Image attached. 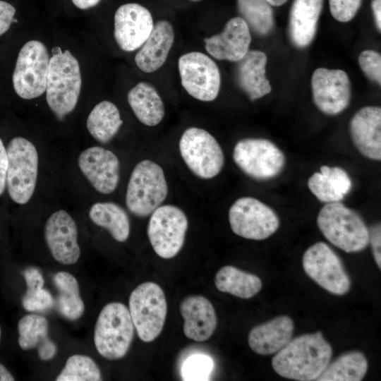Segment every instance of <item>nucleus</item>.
Listing matches in <instances>:
<instances>
[{
    "label": "nucleus",
    "instance_id": "obj_1",
    "mask_svg": "<svg viewBox=\"0 0 381 381\" xmlns=\"http://www.w3.org/2000/svg\"><path fill=\"white\" fill-rule=\"evenodd\" d=\"M332 355L321 332L306 334L290 341L272 358V365L280 376L298 381L316 380Z\"/></svg>",
    "mask_w": 381,
    "mask_h": 381
},
{
    "label": "nucleus",
    "instance_id": "obj_2",
    "mask_svg": "<svg viewBox=\"0 0 381 381\" xmlns=\"http://www.w3.org/2000/svg\"><path fill=\"white\" fill-rule=\"evenodd\" d=\"M81 73L77 59L68 51L60 49L50 58L46 85L49 107L59 119L75 107L80 93Z\"/></svg>",
    "mask_w": 381,
    "mask_h": 381
},
{
    "label": "nucleus",
    "instance_id": "obj_3",
    "mask_svg": "<svg viewBox=\"0 0 381 381\" xmlns=\"http://www.w3.org/2000/svg\"><path fill=\"white\" fill-rule=\"evenodd\" d=\"M324 236L346 253L364 250L369 243V229L361 217L341 202L326 203L317 217Z\"/></svg>",
    "mask_w": 381,
    "mask_h": 381
},
{
    "label": "nucleus",
    "instance_id": "obj_4",
    "mask_svg": "<svg viewBox=\"0 0 381 381\" xmlns=\"http://www.w3.org/2000/svg\"><path fill=\"white\" fill-rule=\"evenodd\" d=\"M134 325L128 308L112 302L101 310L94 329L97 352L108 360H118L127 353L134 336Z\"/></svg>",
    "mask_w": 381,
    "mask_h": 381
},
{
    "label": "nucleus",
    "instance_id": "obj_5",
    "mask_svg": "<svg viewBox=\"0 0 381 381\" xmlns=\"http://www.w3.org/2000/svg\"><path fill=\"white\" fill-rule=\"evenodd\" d=\"M168 193L162 168L153 161L145 159L133 168L128 183L126 205L134 215L145 217L161 205Z\"/></svg>",
    "mask_w": 381,
    "mask_h": 381
},
{
    "label": "nucleus",
    "instance_id": "obj_6",
    "mask_svg": "<svg viewBox=\"0 0 381 381\" xmlns=\"http://www.w3.org/2000/svg\"><path fill=\"white\" fill-rule=\"evenodd\" d=\"M128 310L138 337L151 342L162 332L167 313L162 289L152 282H143L131 294Z\"/></svg>",
    "mask_w": 381,
    "mask_h": 381
},
{
    "label": "nucleus",
    "instance_id": "obj_7",
    "mask_svg": "<svg viewBox=\"0 0 381 381\" xmlns=\"http://www.w3.org/2000/svg\"><path fill=\"white\" fill-rule=\"evenodd\" d=\"M6 185L13 202L27 203L32 198L37 183L38 155L35 145L28 139L16 137L7 148Z\"/></svg>",
    "mask_w": 381,
    "mask_h": 381
},
{
    "label": "nucleus",
    "instance_id": "obj_8",
    "mask_svg": "<svg viewBox=\"0 0 381 381\" xmlns=\"http://www.w3.org/2000/svg\"><path fill=\"white\" fill-rule=\"evenodd\" d=\"M179 146L183 162L196 176L210 179L222 170L223 150L215 138L205 129L188 128L181 135Z\"/></svg>",
    "mask_w": 381,
    "mask_h": 381
},
{
    "label": "nucleus",
    "instance_id": "obj_9",
    "mask_svg": "<svg viewBox=\"0 0 381 381\" xmlns=\"http://www.w3.org/2000/svg\"><path fill=\"white\" fill-rule=\"evenodd\" d=\"M236 165L256 180H269L278 176L286 163L283 152L272 141L264 138H243L233 150Z\"/></svg>",
    "mask_w": 381,
    "mask_h": 381
},
{
    "label": "nucleus",
    "instance_id": "obj_10",
    "mask_svg": "<svg viewBox=\"0 0 381 381\" xmlns=\"http://www.w3.org/2000/svg\"><path fill=\"white\" fill-rule=\"evenodd\" d=\"M49 61L42 42L30 40L22 47L12 76L14 90L20 97L31 99L45 92Z\"/></svg>",
    "mask_w": 381,
    "mask_h": 381
},
{
    "label": "nucleus",
    "instance_id": "obj_11",
    "mask_svg": "<svg viewBox=\"0 0 381 381\" xmlns=\"http://www.w3.org/2000/svg\"><path fill=\"white\" fill-rule=\"evenodd\" d=\"M188 226L184 212L175 205H160L151 214L147 225L150 243L164 259L175 257L181 250Z\"/></svg>",
    "mask_w": 381,
    "mask_h": 381
},
{
    "label": "nucleus",
    "instance_id": "obj_12",
    "mask_svg": "<svg viewBox=\"0 0 381 381\" xmlns=\"http://www.w3.org/2000/svg\"><path fill=\"white\" fill-rule=\"evenodd\" d=\"M229 222L235 234L256 241L267 238L279 226L275 212L253 197H241L231 205Z\"/></svg>",
    "mask_w": 381,
    "mask_h": 381
},
{
    "label": "nucleus",
    "instance_id": "obj_13",
    "mask_svg": "<svg viewBox=\"0 0 381 381\" xmlns=\"http://www.w3.org/2000/svg\"><path fill=\"white\" fill-rule=\"evenodd\" d=\"M181 83L193 98L202 102L214 100L219 92L221 75L216 63L207 54L190 52L178 60Z\"/></svg>",
    "mask_w": 381,
    "mask_h": 381
},
{
    "label": "nucleus",
    "instance_id": "obj_14",
    "mask_svg": "<svg viewBox=\"0 0 381 381\" xmlns=\"http://www.w3.org/2000/svg\"><path fill=\"white\" fill-rule=\"evenodd\" d=\"M306 274L329 293L346 294L351 280L335 252L325 243L318 242L304 253L302 260Z\"/></svg>",
    "mask_w": 381,
    "mask_h": 381
},
{
    "label": "nucleus",
    "instance_id": "obj_15",
    "mask_svg": "<svg viewBox=\"0 0 381 381\" xmlns=\"http://www.w3.org/2000/svg\"><path fill=\"white\" fill-rule=\"evenodd\" d=\"M311 88L315 106L325 114H338L350 103L351 83L342 70L317 68L312 75Z\"/></svg>",
    "mask_w": 381,
    "mask_h": 381
},
{
    "label": "nucleus",
    "instance_id": "obj_16",
    "mask_svg": "<svg viewBox=\"0 0 381 381\" xmlns=\"http://www.w3.org/2000/svg\"><path fill=\"white\" fill-rule=\"evenodd\" d=\"M154 28L149 10L136 3L125 4L114 14V39L121 49L133 52L140 48Z\"/></svg>",
    "mask_w": 381,
    "mask_h": 381
},
{
    "label": "nucleus",
    "instance_id": "obj_17",
    "mask_svg": "<svg viewBox=\"0 0 381 381\" xmlns=\"http://www.w3.org/2000/svg\"><path fill=\"white\" fill-rule=\"evenodd\" d=\"M44 238L53 258L63 265L75 263L80 255L77 226L65 210L50 215L44 225Z\"/></svg>",
    "mask_w": 381,
    "mask_h": 381
},
{
    "label": "nucleus",
    "instance_id": "obj_18",
    "mask_svg": "<svg viewBox=\"0 0 381 381\" xmlns=\"http://www.w3.org/2000/svg\"><path fill=\"white\" fill-rule=\"evenodd\" d=\"M78 166L94 188L103 194H110L117 188L120 164L110 150L95 146L83 150L79 155Z\"/></svg>",
    "mask_w": 381,
    "mask_h": 381
},
{
    "label": "nucleus",
    "instance_id": "obj_19",
    "mask_svg": "<svg viewBox=\"0 0 381 381\" xmlns=\"http://www.w3.org/2000/svg\"><path fill=\"white\" fill-rule=\"evenodd\" d=\"M207 52L217 60L238 62L249 51L250 29L241 17L231 18L223 30L204 39Z\"/></svg>",
    "mask_w": 381,
    "mask_h": 381
},
{
    "label": "nucleus",
    "instance_id": "obj_20",
    "mask_svg": "<svg viewBox=\"0 0 381 381\" xmlns=\"http://www.w3.org/2000/svg\"><path fill=\"white\" fill-rule=\"evenodd\" d=\"M351 140L359 152L365 157L381 159V109L367 106L360 109L349 124Z\"/></svg>",
    "mask_w": 381,
    "mask_h": 381
},
{
    "label": "nucleus",
    "instance_id": "obj_21",
    "mask_svg": "<svg viewBox=\"0 0 381 381\" xmlns=\"http://www.w3.org/2000/svg\"><path fill=\"white\" fill-rule=\"evenodd\" d=\"M179 310L184 320L183 333L186 337L204 341L212 335L217 319L213 305L207 298L189 296L181 301Z\"/></svg>",
    "mask_w": 381,
    "mask_h": 381
},
{
    "label": "nucleus",
    "instance_id": "obj_22",
    "mask_svg": "<svg viewBox=\"0 0 381 381\" xmlns=\"http://www.w3.org/2000/svg\"><path fill=\"white\" fill-rule=\"evenodd\" d=\"M174 42L172 25L159 20L135 56L138 68L145 73H152L165 63Z\"/></svg>",
    "mask_w": 381,
    "mask_h": 381
},
{
    "label": "nucleus",
    "instance_id": "obj_23",
    "mask_svg": "<svg viewBox=\"0 0 381 381\" xmlns=\"http://www.w3.org/2000/svg\"><path fill=\"white\" fill-rule=\"evenodd\" d=\"M294 326L292 319L281 315L253 327L248 338L250 349L260 355L278 352L292 339Z\"/></svg>",
    "mask_w": 381,
    "mask_h": 381
},
{
    "label": "nucleus",
    "instance_id": "obj_24",
    "mask_svg": "<svg viewBox=\"0 0 381 381\" xmlns=\"http://www.w3.org/2000/svg\"><path fill=\"white\" fill-rule=\"evenodd\" d=\"M323 0H294L289 13L288 32L291 42L305 48L316 34Z\"/></svg>",
    "mask_w": 381,
    "mask_h": 381
},
{
    "label": "nucleus",
    "instance_id": "obj_25",
    "mask_svg": "<svg viewBox=\"0 0 381 381\" xmlns=\"http://www.w3.org/2000/svg\"><path fill=\"white\" fill-rule=\"evenodd\" d=\"M266 54L259 50H249L238 61L236 79L239 87L250 100L260 99L269 94L272 87L265 77Z\"/></svg>",
    "mask_w": 381,
    "mask_h": 381
},
{
    "label": "nucleus",
    "instance_id": "obj_26",
    "mask_svg": "<svg viewBox=\"0 0 381 381\" xmlns=\"http://www.w3.org/2000/svg\"><path fill=\"white\" fill-rule=\"evenodd\" d=\"M310 192L322 202H341L350 192L352 182L348 173L339 167H320L308 180Z\"/></svg>",
    "mask_w": 381,
    "mask_h": 381
},
{
    "label": "nucleus",
    "instance_id": "obj_27",
    "mask_svg": "<svg viewBox=\"0 0 381 381\" xmlns=\"http://www.w3.org/2000/svg\"><path fill=\"white\" fill-rule=\"evenodd\" d=\"M128 102L137 119L144 125L155 126L163 119V101L155 88L146 82H140L127 95Z\"/></svg>",
    "mask_w": 381,
    "mask_h": 381
},
{
    "label": "nucleus",
    "instance_id": "obj_28",
    "mask_svg": "<svg viewBox=\"0 0 381 381\" xmlns=\"http://www.w3.org/2000/svg\"><path fill=\"white\" fill-rule=\"evenodd\" d=\"M216 288L241 298H250L262 289L260 279L231 265L224 266L215 274Z\"/></svg>",
    "mask_w": 381,
    "mask_h": 381
},
{
    "label": "nucleus",
    "instance_id": "obj_29",
    "mask_svg": "<svg viewBox=\"0 0 381 381\" xmlns=\"http://www.w3.org/2000/svg\"><path fill=\"white\" fill-rule=\"evenodd\" d=\"M89 217L94 224L107 229L116 241L124 242L128 239L129 217L119 205L112 202H96L89 210Z\"/></svg>",
    "mask_w": 381,
    "mask_h": 381
},
{
    "label": "nucleus",
    "instance_id": "obj_30",
    "mask_svg": "<svg viewBox=\"0 0 381 381\" xmlns=\"http://www.w3.org/2000/svg\"><path fill=\"white\" fill-rule=\"evenodd\" d=\"M123 121L116 106L107 100L97 104L87 119V128L98 142L106 143L117 133Z\"/></svg>",
    "mask_w": 381,
    "mask_h": 381
},
{
    "label": "nucleus",
    "instance_id": "obj_31",
    "mask_svg": "<svg viewBox=\"0 0 381 381\" xmlns=\"http://www.w3.org/2000/svg\"><path fill=\"white\" fill-rule=\"evenodd\" d=\"M54 282L58 290L56 307L59 313L69 320L80 318L85 311V305L75 277L69 272L61 271L54 276Z\"/></svg>",
    "mask_w": 381,
    "mask_h": 381
},
{
    "label": "nucleus",
    "instance_id": "obj_32",
    "mask_svg": "<svg viewBox=\"0 0 381 381\" xmlns=\"http://www.w3.org/2000/svg\"><path fill=\"white\" fill-rule=\"evenodd\" d=\"M368 361L359 351L346 353L328 364L318 381H360L365 375Z\"/></svg>",
    "mask_w": 381,
    "mask_h": 381
},
{
    "label": "nucleus",
    "instance_id": "obj_33",
    "mask_svg": "<svg viewBox=\"0 0 381 381\" xmlns=\"http://www.w3.org/2000/svg\"><path fill=\"white\" fill-rule=\"evenodd\" d=\"M238 11L250 30L258 35L269 34L274 27V15L266 0H237Z\"/></svg>",
    "mask_w": 381,
    "mask_h": 381
},
{
    "label": "nucleus",
    "instance_id": "obj_34",
    "mask_svg": "<svg viewBox=\"0 0 381 381\" xmlns=\"http://www.w3.org/2000/svg\"><path fill=\"white\" fill-rule=\"evenodd\" d=\"M18 344L23 350L38 347L48 338L49 322L44 316L28 314L18 323Z\"/></svg>",
    "mask_w": 381,
    "mask_h": 381
},
{
    "label": "nucleus",
    "instance_id": "obj_35",
    "mask_svg": "<svg viewBox=\"0 0 381 381\" xmlns=\"http://www.w3.org/2000/svg\"><path fill=\"white\" fill-rule=\"evenodd\" d=\"M55 380L99 381L102 380V376L98 365L92 358L85 355L74 354L67 359Z\"/></svg>",
    "mask_w": 381,
    "mask_h": 381
},
{
    "label": "nucleus",
    "instance_id": "obj_36",
    "mask_svg": "<svg viewBox=\"0 0 381 381\" xmlns=\"http://www.w3.org/2000/svg\"><path fill=\"white\" fill-rule=\"evenodd\" d=\"M213 368L214 362L210 356L195 354L184 361L181 374L183 380H207Z\"/></svg>",
    "mask_w": 381,
    "mask_h": 381
},
{
    "label": "nucleus",
    "instance_id": "obj_37",
    "mask_svg": "<svg viewBox=\"0 0 381 381\" xmlns=\"http://www.w3.org/2000/svg\"><path fill=\"white\" fill-rule=\"evenodd\" d=\"M54 300L50 292L42 288H27L22 297L21 303L24 309L29 312H45L54 305Z\"/></svg>",
    "mask_w": 381,
    "mask_h": 381
},
{
    "label": "nucleus",
    "instance_id": "obj_38",
    "mask_svg": "<svg viewBox=\"0 0 381 381\" xmlns=\"http://www.w3.org/2000/svg\"><path fill=\"white\" fill-rule=\"evenodd\" d=\"M361 68L366 77L380 85L381 83V56L373 50H365L358 57Z\"/></svg>",
    "mask_w": 381,
    "mask_h": 381
},
{
    "label": "nucleus",
    "instance_id": "obj_39",
    "mask_svg": "<svg viewBox=\"0 0 381 381\" xmlns=\"http://www.w3.org/2000/svg\"><path fill=\"white\" fill-rule=\"evenodd\" d=\"M362 0H329L332 16L338 21L351 20L358 11Z\"/></svg>",
    "mask_w": 381,
    "mask_h": 381
},
{
    "label": "nucleus",
    "instance_id": "obj_40",
    "mask_svg": "<svg viewBox=\"0 0 381 381\" xmlns=\"http://www.w3.org/2000/svg\"><path fill=\"white\" fill-rule=\"evenodd\" d=\"M369 243L371 245L375 261L381 268V226L377 224L369 229Z\"/></svg>",
    "mask_w": 381,
    "mask_h": 381
},
{
    "label": "nucleus",
    "instance_id": "obj_41",
    "mask_svg": "<svg viewBox=\"0 0 381 381\" xmlns=\"http://www.w3.org/2000/svg\"><path fill=\"white\" fill-rule=\"evenodd\" d=\"M15 13L14 6L6 1H0V36L10 28Z\"/></svg>",
    "mask_w": 381,
    "mask_h": 381
},
{
    "label": "nucleus",
    "instance_id": "obj_42",
    "mask_svg": "<svg viewBox=\"0 0 381 381\" xmlns=\"http://www.w3.org/2000/svg\"><path fill=\"white\" fill-rule=\"evenodd\" d=\"M23 277L27 288H42L44 286V278L41 272L35 267L25 269Z\"/></svg>",
    "mask_w": 381,
    "mask_h": 381
},
{
    "label": "nucleus",
    "instance_id": "obj_43",
    "mask_svg": "<svg viewBox=\"0 0 381 381\" xmlns=\"http://www.w3.org/2000/svg\"><path fill=\"white\" fill-rule=\"evenodd\" d=\"M8 157L6 149L0 138V195L4 193L6 184Z\"/></svg>",
    "mask_w": 381,
    "mask_h": 381
},
{
    "label": "nucleus",
    "instance_id": "obj_44",
    "mask_svg": "<svg viewBox=\"0 0 381 381\" xmlns=\"http://www.w3.org/2000/svg\"><path fill=\"white\" fill-rule=\"evenodd\" d=\"M38 355L42 361H49L54 357L57 352V346L49 338L38 346Z\"/></svg>",
    "mask_w": 381,
    "mask_h": 381
},
{
    "label": "nucleus",
    "instance_id": "obj_45",
    "mask_svg": "<svg viewBox=\"0 0 381 381\" xmlns=\"http://www.w3.org/2000/svg\"><path fill=\"white\" fill-rule=\"evenodd\" d=\"M371 7L377 30H381V0H372Z\"/></svg>",
    "mask_w": 381,
    "mask_h": 381
},
{
    "label": "nucleus",
    "instance_id": "obj_46",
    "mask_svg": "<svg viewBox=\"0 0 381 381\" xmlns=\"http://www.w3.org/2000/svg\"><path fill=\"white\" fill-rule=\"evenodd\" d=\"M73 4L80 9H88L97 5L101 0H71Z\"/></svg>",
    "mask_w": 381,
    "mask_h": 381
},
{
    "label": "nucleus",
    "instance_id": "obj_47",
    "mask_svg": "<svg viewBox=\"0 0 381 381\" xmlns=\"http://www.w3.org/2000/svg\"><path fill=\"white\" fill-rule=\"evenodd\" d=\"M14 377L6 369V368L0 363V381H13Z\"/></svg>",
    "mask_w": 381,
    "mask_h": 381
},
{
    "label": "nucleus",
    "instance_id": "obj_48",
    "mask_svg": "<svg viewBox=\"0 0 381 381\" xmlns=\"http://www.w3.org/2000/svg\"><path fill=\"white\" fill-rule=\"evenodd\" d=\"M270 5L279 6L284 4L287 0H266Z\"/></svg>",
    "mask_w": 381,
    "mask_h": 381
},
{
    "label": "nucleus",
    "instance_id": "obj_49",
    "mask_svg": "<svg viewBox=\"0 0 381 381\" xmlns=\"http://www.w3.org/2000/svg\"><path fill=\"white\" fill-rule=\"evenodd\" d=\"M1 326H0V340H1Z\"/></svg>",
    "mask_w": 381,
    "mask_h": 381
},
{
    "label": "nucleus",
    "instance_id": "obj_50",
    "mask_svg": "<svg viewBox=\"0 0 381 381\" xmlns=\"http://www.w3.org/2000/svg\"><path fill=\"white\" fill-rule=\"evenodd\" d=\"M191 1H199V0H191Z\"/></svg>",
    "mask_w": 381,
    "mask_h": 381
}]
</instances>
